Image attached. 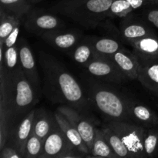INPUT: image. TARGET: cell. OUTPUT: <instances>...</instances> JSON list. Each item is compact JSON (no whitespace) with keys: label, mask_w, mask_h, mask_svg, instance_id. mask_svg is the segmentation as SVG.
<instances>
[{"label":"cell","mask_w":158,"mask_h":158,"mask_svg":"<svg viewBox=\"0 0 158 158\" xmlns=\"http://www.w3.org/2000/svg\"><path fill=\"white\" fill-rule=\"evenodd\" d=\"M129 2L130 4L131 5L132 8L134 9V10L135 9H139L140 7H141L143 5L146 4L147 0H127Z\"/></svg>","instance_id":"32"},{"label":"cell","mask_w":158,"mask_h":158,"mask_svg":"<svg viewBox=\"0 0 158 158\" xmlns=\"http://www.w3.org/2000/svg\"><path fill=\"white\" fill-rule=\"evenodd\" d=\"M137 80L147 89L158 97V62L140 67Z\"/></svg>","instance_id":"19"},{"label":"cell","mask_w":158,"mask_h":158,"mask_svg":"<svg viewBox=\"0 0 158 158\" xmlns=\"http://www.w3.org/2000/svg\"><path fill=\"white\" fill-rule=\"evenodd\" d=\"M145 154L147 157H154L158 156V127L147 128L143 141Z\"/></svg>","instance_id":"26"},{"label":"cell","mask_w":158,"mask_h":158,"mask_svg":"<svg viewBox=\"0 0 158 158\" xmlns=\"http://www.w3.org/2000/svg\"><path fill=\"white\" fill-rule=\"evenodd\" d=\"M86 96L91 106H94L108 121H130L127 114V97L94 77H85Z\"/></svg>","instance_id":"3"},{"label":"cell","mask_w":158,"mask_h":158,"mask_svg":"<svg viewBox=\"0 0 158 158\" xmlns=\"http://www.w3.org/2000/svg\"><path fill=\"white\" fill-rule=\"evenodd\" d=\"M134 11L127 0H114L107 12V17L126 18Z\"/></svg>","instance_id":"27"},{"label":"cell","mask_w":158,"mask_h":158,"mask_svg":"<svg viewBox=\"0 0 158 158\" xmlns=\"http://www.w3.org/2000/svg\"><path fill=\"white\" fill-rule=\"evenodd\" d=\"M143 17L151 25L158 29V9H148L143 12Z\"/></svg>","instance_id":"30"},{"label":"cell","mask_w":158,"mask_h":158,"mask_svg":"<svg viewBox=\"0 0 158 158\" xmlns=\"http://www.w3.org/2000/svg\"><path fill=\"white\" fill-rule=\"evenodd\" d=\"M40 37L55 49L68 53L82 40L81 33L64 30L61 28L47 31Z\"/></svg>","instance_id":"11"},{"label":"cell","mask_w":158,"mask_h":158,"mask_svg":"<svg viewBox=\"0 0 158 158\" xmlns=\"http://www.w3.org/2000/svg\"><path fill=\"white\" fill-rule=\"evenodd\" d=\"M127 114L130 122L146 128L158 127V115L143 103L127 97Z\"/></svg>","instance_id":"14"},{"label":"cell","mask_w":158,"mask_h":158,"mask_svg":"<svg viewBox=\"0 0 158 158\" xmlns=\"http://www.w3.org/2000/svg\"><path fill=\"white\" fill-rule=\"evenodd\" d=\"M77 148L72 144L60 126L53 130L43 141L42 158H63L70 150Z\"/></svg>","instance_id":"10"},{"label":"cell","mask_w":158,"mask_h":158,"mask_svg":"<svg viewBox=\"0 0 158 158\" xmlns=\"http://www.w3.org/2000/svg\"><path fill=\"white\" fill-rule=\"evenodd\" d=\"M146 4L157 5V6H158V0H147Z\"/></svg>","instance_id":"33"},{"label":"cell","mask_w":158,"mask_h":158,"mask_svg":"<svg viewBox=\"0 0 158 158\" xmlns=\"http://www.w3.org/2000/svg\"><path fill=\"white\" fill-rule=\"evenodd\" d=\"M43 151V142L32 133L26 143L25 158H42Z\"/></svg>","instance_id":"28"},{"label":"cell","mask_w":158,"mask_h":158,"mask_svg":"<svg viewBox=\"0 0 158 158\" xmlns=\"http://www.w3.org/2000/svg\"><path fill=\"white\" fill-rule=\"evenodd\" d=\"M39 63L43 75V93L52 103L68 105L86 115L91 106L81 85L64 65L51 54L40 52Z\"/></svg>","instance_id":"1"},{"label":"cell","mask_w":158,"mask_h":158,"mask_svg":"<svg viewBox=\"0 0 158 158\" xmlns=\"http://www.w3.org/2000/svg\"><path fill=\"white\" fill-rule=\"evenodd\" d=\"M0 9L21 19L26 17L32 7L30 0H0Z\"/></svg>","instance_id":"23"},{"label":"cell","mask_w":158,"mask_h":158,"mask_svg":"<svg viewBox=\"0 0 158 158\" xmlns=\"http://www.w3.org/2000/svg\"><path fill=\"white\" fill-rule=\"evenodd\" d=\"M114 0H60L51 11L70 19L88 29H94L107 17Z\"/></svg>","instance_id":"4"},{"label":"cell","mask_w":158,"mask_h":158,"mask_svg":"<svg viewBox=\"0 0 158 158\" xmlns=\"http://www.w3.org/2000/svg\"><path fill=\"white\" fill-rule=\"evenodd\" d=\"M20 24H21V23H20ZM20 24H19L18 26L12 31V32L8 35V37L5 40L3 43H0V46H2L4 49H6V48L11 47V46L16 44L19 40V35Z\"/></svg>","instance_id":"29"},{"label":"cell","mask_w":158,"mask_h":158,"mask_svg":"<svg viewBox=\"0 0 158 158\" xmlns=\"http://www.w3.org/2000/svg\"><path fill=\"white\" fill-rule=\"evenodd\" d=\"M95 56L110 57L123 46L117 40L110 38H90Z\"/></svg>","instance_id":"22"},{"label":"cell","mask_w":158,"mask_h":158,"mask_svg":"<svg viewBox=\"0 0 158 158\" xmlns=\"http://www.w3.org/2000/svg\"><path fill=\"white\" fill-rule=\"evenodd\" d=\"M34 115L35 109L32 110L18 124L14 127L9 142L6 144L14 147L23 158H25L26 143L32 133Z\"/></svg>","instance_id":"13"},{"label":"cell","mask_w":158,"mask_h":158,"mask_svg":"<svg viewBox=\"0 0 158 158\" xmlns=\"http://www.w3.org/2000/svg\"><path fill=\"white\" fill-rule=\"evenodd\" d=\"M106 125L110 127L120 137L131 153V158L147 157L143 146L146 127L125 120L108 121Z\"/></svg>","instance_id":"5"},{"label":"cell","mask_w":158,"mask_h":158,"mask_svg":"<svg viewBox=\"0 0 158 158\" xmlns=\"http://www.w3.org/2000/svg\"><path fill=\"white\" fill-rule=\"evenodd\" d=\"M105 136L109 142L110 145L113 148L115 154L118 156V157H130L131 158V153L129 152L128 149L120 137L111 129L107 125H105L103 128Z\"/></svg>","instance_id":"25"},{"label":"cell","mask_w":158,"mask_h":158,"mask_svg":"<svg viewBox=\"0 0 158 158\" xmlns=\"http://www.w3.org/2000/svg\"><path fill=\"white\" fill-rule=\"evenodd\" d=\"M56 110L63 114L77 130L90 151L96 134V127L92 121L86 115L68 105H61L58 106Z\"/></svg>","instance_id":"8"},{"label":"cell","mask_w":158,"mask_h":158,"mask_svg":"<svg viewBox=\"0 0 158 158\" xmlns=\"http://www.w3.org/2000/svg\"><path fill=\"white\" fill-rule=\"evenodd\" d=\"M120 34L125 40L131 43L140 39L154 35V32L145 23L127 19L122 22Z\"/></svg>","instance_id":"17"},{"label":"cell","mask_w":158,"mask_h":158,"mask_svg":"<svg viewBox=\"0 0 158 158\" xmlns=\"http://www.w3.org/2000/svg\"><path fill=\"white\" fill-rule=\"evenodd\" d=\"M0 43H3L8 35L12 32V31L21 23V19L14 14L9 13L0 9Z\"/></svg>","instance_id":"24"},{"label":"cell","mask_w":158,"mask_h":158,"mask_svg":"<svg viewBox=\"0 0 158 158\" xmlns=\"http://www.w3.org/2000/svg\"><path fill=\"white\" fill-rule=\"evenodd\" d=\"M84 68L91 77L106 83L121 84L129 80L110 57L95 56Z\"/></svg>","instance_id":"6"},{"label":"cell","mask_w":158,"mask_h":158,"mask_svg":"<svg viewBox=\"0 0 158 158\" xmlns=\"http://www.w3.org/2000/svg\"><path fill=\"white\" fill-rule=\"evenodd\" d=\"M0 110L6 113L14 127L33 110L40 95L26 77L21 66L11 73L0 69Z\"/></svg>","instance_id":"2"},{"label":"cell","mask_w":158,"mask_h":158,"mask_svg":"<svg viewBox=\"0 0 158 158\" xmlns=\"http://www.w3.org/2000/svg\"><path fill=\"white\" fill-rule=\"evenodd\" d=\"M63 26V22L56 15L41 9L29 11L24 21L25 29L39 36L47 31L60 29Z\"/></svg>","instance_id":"7"},{"label":"cell","mask_w":158,"mask_h":158,"mask_svg":"<svg viewBox=\"0 0 158 158\" xmlns=\"http://www.w3.org/2000/svg\"><path fill=\"white\" fill-rule=\"evenodd\" d=\"M90 157L117 158L118 156L115 154L110 145L103 129L96 128L93 148L90 151Z\"/></svg>","instance_id":"20"},{"label":"cell","mask_w":158,"mask_h":158,"mask_svg":"<svg viewBox=\"0 0 158 158\" xmlns=\"http://www.w3.org/2000/svg\"><path fill=\"white\" fill-rule=\"evenodd\" d=\"M0 158H23V157L14 147L7 144L0 150Z\"/></svg>","instance_id":"31"},{"label":"cell","mask_w":158,"mask_h":158,"mask_svg":"<svg viewBox=\"0 0 158 158\" xmlns=\"http://www.w3.org/2000/svg\"><path fill=\"white\" fill-rule=\"evenodd\" d=\"M55 116L59 126L60 127L69 141L72 143V144L75 146L79 151H81L83 154H85L86 157H90V155H89L90 154V151L77 130L59 111H56Z\"/></svg>","instance_id":"18"},{"label":"cell","mask_w":158,"mask_h":158,"mask_svg":"<svg viewBox=\"0 0 158 158\" xmlns=\"http://www.w3.org/2000/svg\"><path fill=\"white\" fill-rule=\"evenodd\" d=\"M17 45H18L20 66L26 77L33 86L34 89L40 95H41L43 93V89L41 88L40 76H39L36 63L32 49L24 37H20L19 39Z\"/></svg>","instance_id":"9"},{"label":"cell","mask_w":158,"mask_h":158,"mask_svg":"<svg viewBox=\"0 0 158 158\" xmlns=\"http://www.w3.org/2000/svg\"><path fill=\"white\" fill-rule=\"evenodd\" d=\"M31 2H40L41 0H30Z\"/></svg>","instance_id":"34"},{"label":"cell","mask_w":158,"mask_h":158,"mask_svg":"<svg viewBox=\"0 0 158 158\" xmlns=\"http://www.w3.org/2000/svg\"><path fill=\"white\" fill-rule=\"evenodd\" d=\"M110 58L117 65L129 80H137L140 63L134 52L122 47Z\"/></svg>","instance_id":"16"},{"label":"cell","mask_w":158,"mask_h":158,"mask_svg":"<svg viewBox=\"0 0 158 158\" xmlns=\"http://www.w3.org/2000/svg\"><path fill=\"white\" fill-rule=\"evenodd\" d=\"M69 54L73 60L79 64L83 65V66H86L95 56V52L91 43L90 38L80 40L76 45L75 47L69 52Z\"/></svg>","instance_id":"21"},{"label":"cell","mask_w":158,"mask_h":158,"mask_svg":"<svg viewBox=\"0 0 158 158\" xmlns=\"http://www.w3.org/2000/svg\"><path fill=\"white\" fill-rule=\"evenodd\" d=\"M59 126L55 113L52 114L45 108L35 110L32 134L44 141L48 135Z\"/></svg>","instance_id":"15"},{"label":"cell","mask_w":158,"mask_h":158,"mask_svg":"<svg viewBox=\"0 0 158 158\" xmlns=\"http://www.w3.org/2000/svg\"><path fill=\"white\" fill-rule=\"evenodd\" d=\"M140 63V67L149 66L158 62V38L149 35L130 43Z\"/></svg>","instance_id":"12"}]
</instances>
